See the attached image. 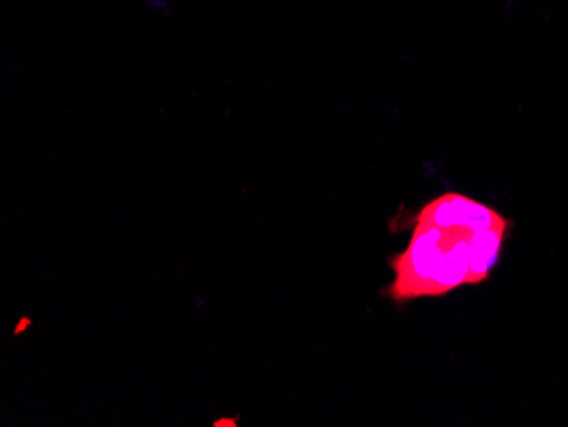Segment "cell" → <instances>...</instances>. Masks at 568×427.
<instances>
[{
	"instance_id": "6da1fadb",
	"label": "cell",
	"mask_w": 568,
	"mask_h": 427,
	"mask_svg": "<svg viewBox=\"0 0 568 427\" xmlns=\"http://www.w3.org/2000/svg\"><path fill=\"white\" fill-rule=\"evenodd\" d=\"M506 234L416 225L404 253L392 257L395 279L388 295L394 302H408L485 282L499 260Z\"/></svg>"
},
{
	"instance_id": "7a4b0ae2",
	"label": "cell",
	"mask_w": 568,
	"mask_h": 427,
	"mask_svg": "<svg viewBox=\"0 0 568 427\" xmlns=\"http://www.w3.org/2000/svg\"><path fill=\"white\" fill-rule=\"evenodd\" d=\"M416 225L458 228L475 234L509 228V222L496 210L458 193H446L429 201L416 216Z\"/></svg>"
}]
</instances>
